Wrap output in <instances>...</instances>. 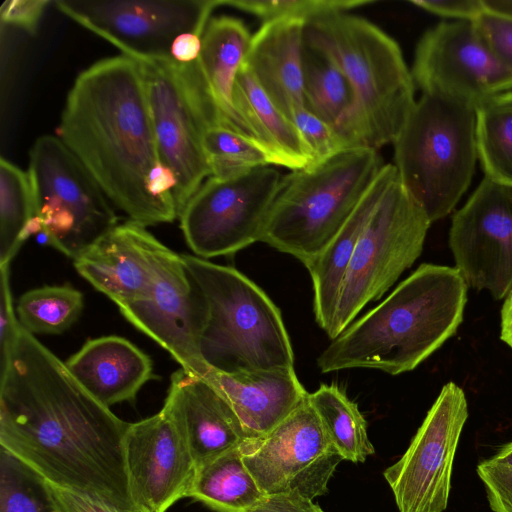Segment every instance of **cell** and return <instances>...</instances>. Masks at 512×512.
I'll list each match as a JSON object with an SVG mask.
<instances>
[{"label": "cell", "mask_w": 512, "mask_h": 512, "mask_svg": "<svg viewBox=\"0 0 512 512\" xmlns=\"http://www.w3.org/2000/svg\"><path fill=\"white\" fill-rule=\"evenodd\" d=\"M130 423L96 400L19 326L0 368V445L48 484L126 510L124 437Z\"/></svg>", "instance_id": "1"}, {"label": "cell", "mask_w": 512, "mask_h": 512, "mask_svg": "<svg viewBox=\"0 0 512 512\" xmlns=\"http://www.w3.org/2000/svg\"><path fill=\"white\" fill-rule=\"evenodd\" d=\"M57 137L109 201L144 227L178 217L175 179L160 161L139 64L121 55L102 59L76 78Z\"/></svg>", "instance_id": "2"}, {"label": "cell", "mask_w": 512, "mask_h": 512, "mask_svg": "<svg viewBox=\"0 0 512 512\" xmlns=\"http://www.w3.org/2000/svg\"><path fill=\"white\" fill-rule=\"evenodd\" d=\"M467 288L456 267L421 264L332 340L317 358L319 370L369 368L398 375L415 369L456 333Z\"/></svg>", "instance_id": "3"}, {"label": "cell", "mask_w": 512, "mask_h": 512, "mask_svg": "<svg viewBox=\"0 0 512 512\" xmlns=\"http://www.w3.org/2000/svg\"><path fill=\"white\" fill-rule=\"evenodd\" d=\"M305 44L333 60L353 103L337 131L349 149L393 143L415 100V83L397 42L366 19L332 13L306 21Z\"/></svg>", "instance_id": "4"}, {"label": "cell", "mask_w": 512, "mask_h": 512, "mask_svg": "<svg viewBox=\"0 0 512 512\" xmlns=\"http://www.w3.org/2000/svg\"><path fill=\"white\" fill-rule=\"evenodd\" d=\"M181 259L208 305L199 344L208 366L224 372L294 368L281 313L259 286L233 267L189 254Z\"/></svg>", "instance_id": "5"}, {"label": "cell", "mask_w": 512, "mask_h": 512, "mask_svg": "<svg viewBox=\"0 0 512 512\" xmlns=\"http://www.w3.org/2000/svg\"><path fill=\"white\" fill-rule=\"evenodd\" d=\"M383 165L377 149L361 147L282 177L260 241L308 266L347 222Z\"/></svg>", "instance_id": "6"}, {"label": "cell", "mask_w": 512, "mask_h": 512, "mask_svg": "<svg viewBox=\"0 0 512 512\" xmlns=\"http://www.w3.org/2000/svg\"><path fill=\"white\" fill-rule=\"evenodd\" d=\"M475 108L422 94L393 142L399 178L431 222L467 191L478 160Z\"/></svg>", "instance_id": "7"}, {"label": "cell", "mask_w": 512, "mask_h": 512, "mask_svg": "<svg viewBox=\"0 0 512 512\" xmlns=\"http://www.w3.org/2000/svg\"><path fill=\"white\" fill-rule=\"evenodd\" d=\"M135 61L142 72L160 161L175 179L173 196L179 217L204 178L211 176L203 148L206 130L226 125L198 59L191 63L173 58Z\"/></svg>", "instance_id": "8"}, {"label": "cell", "mask_w": 512, "mask_h": 512, "mask_svg": "<svg viewBox=\"0 0 512 512\" xmlns=\"http://www.w3.org/2000/svg\"><path fill=\"white\" fill-rule=\"evenodd\" d=\"M27 172L38 232L72 260L118 225L109 199L57 136L35 141Z\"/></svg>", "instance_id": "9"}, {"label": "cell", "mask_w": 512, "mask_h": 512, "mask_svg": "<svg viewBox=\"0 0 512 512\" xmlns=\"http://www.w3.org/2000/svg\"><path fill=\"white\" fill-rule=\"evenodd\" d=\"M431 224L397 175L357 241L327 334L331 340L413 265Z\"/></svg>", "instance_id": "10"}, {"label": "cell", "mask_w": 512, "mask_h": 512, "mask_svg": "<svg viewBox=\"0 0 512 512\" xmlns=\"http://www.w3.org/2000/svg\"><path fill=\"white\" fill-rule=\"evenodd\" d=\"M281 179L268 166L225 179L209 177L179 216L194 255L202 259L231 255L260 241Z\"/></svg>", "instance_id": "11"}, {"label": "cell", "mask_w": 512, "mask_h": 512, "mask_svg": "<svg viewBox=\"0 0 512 512\" xmlns=\"http://www.w3.org/2000/svg\"><path fill=\"white\" fill-rule=\"evenodd\" d=\"M57 9L134 60L172 58L175 40L202 35L220 0L55 1Z\"/></svg>", "instance_id": "12"}, {"label": "cell", "mask_w": 512, "mask_h": 512, "mask_svg": "<svg viewBox=\"0 0 512 512\" xmlns=\"http://www.w3.org/2000/svg\"><path fill=\"white\" fill-rule=\"evenodd\" d=\"M467 418L464 391L448 382L405 453L383 472L399 512L446 510L453 463Z\"/></svg>", "instance_id": "13"}, {"label": "cell", "mask_w": 512, "mask_h": 512, "mask_svg": "<svg viewBox=\"0 0 512 512\" xmlns=\"http://www.w3.org/2000/svg\"><path fill=\"white\" fill-rule=\"evenodd\" d=\"M240 448L264 494L297 491L312 500L327 493L343 460L308 397L268 434Z\"/></svg>", "instance_id": "14"}, {"label": "cell", "mask_w": 512, "mask_h": 512, "mask_svg": "<svg viewBox=\"0 0 512 512\" xmlns=\"http://www.w3.org/2000/svg\"><path fill=\"white\" fill-rule=\"evenodd\" d=\"M411 73L422 94L474 108L512 90V71L469 21L441 22L428 29L416 46Z\"/></svg>", "instance_id": "15"}, {"label": "cell", "mask_w": 512, "mask_h": 512, "mask_svg": "<svg viewBox=\"0 0 512 512\" xmlns=\"http://www.w3.org/2000/svg\"><path fill=\"white\" fill-rule=\"evenodd\" d=\"M449 246L468 286L505 298L512 291V187L484 177L453 215Z\"/></svg>", "instance_id": "16"}, {"label": "cell", "mask_w": 512, "mask_h": 512, "mask_svg": "<svg viewBox=\"0 0 512 512\" xmlns=\"http://www.w3.org/2000/svg\"><path fill=\"white\" fill-rule=\"evenodd\" d=\"M123 317L150 337L180 364L200 376L207 367L200 355V337L208 317L201 290L172 252L162 265L149 293L118 306Z\"/></svg>", "instance_id": "17"}, {"label": "cell", "mask_w": 512, "mask_h": 512, "mask_svg": "<svg viewBox=\"0 0 512 512\" xmlns=\"http://www.w3.org/2000/svg\"><path fill=\"white\" fill-rule=\"evenodd\" d=\"M124 455L130 494L138 510L166 512L188 497L197 467L166 408L130 423Z\"/></svg>", "instance_id": "18"}, {"label": "cell", "mask_w": 512, "mask_h": 512, "mask_svg": "<svg viewBox=\"0 0 512 512\" xmlns=\"http://www.w3.org/2000/svg\"><path fill=\"white\" fill-rule=\"evenodd\" d=\"M172 252L146 227L129 220L73 261L81 277L121 306L149 293Z\"/></svg>", "instance_id": "19"}, {"label": "cell", "mask_w": 512, "mask_h": 512, "mask_svg": "<svg viewBox=\"0 0 512 512\" xmlns=\"http://www.w3.org/2000/svg\"><path fill=\"white\" fill-rule=\"evenodd\" d=\"M163 407L181 432L197 469L249 439L227 400L209 382L182 368L171 376Z\"/></svg>", "instance_id": "20"}, {"label": "cell", "mask_w": 512, "mask_h": 512, "mask_svg": "<svg viewBox=\"0 0 512 512\" xmlns=\"http://www.w3.org/2000/svg\"><path fill=\"white\" fill-rule=\"evenodd\" d=\"M199 377L227 400L249 439L268 434L309 394L294 368L224 372L207 365Z\"/></svg>", "instance_id": "21"}, {"label": "cell", "mask_w": 512, "mask_h": 512, "mask_svg": "<svg viewBox=\"0 0 512 512\" xmlns=\"http://www.w3.org/2000/svg\"><path fill=\"white\" fill-rule=\"evenodd\" d=\"M305 24L300 18L264 22L251 38L244 63L273 104L289 119L296 109L305 106Z\"/></svg>", "instance_id": "22"}, {"label": "cell", "mask_w": 512, "mask_h": 512, "mask_svg": "<svg viewBox=\"0 0 512 512\" xmlns=\"http://www.w3.org/2000/svg\"><path fill=\"white\" fill-rule=\"evenodd\" d=\"M65 364L78 382L108 408L134 401L153 377L151 358L116 335L88 340Z\"/></svg>", "instance_id": "23"}, {"label": "cell", "mask_w": 512, "mask_h": 512, "mask_svg": "<svg viewBox=\"0 0 512 512\" xmlns=\"http://www.w3.org/2000/svg\"><path fill=\"white\" fill-rule=\"evenodd\" d=\"M394 164H384L357 207L307 270L313 286V310L319 327L329 333L340 289L361 232L397 177Z\"/></svg>", "instance_id": "24"}, {"label": "cell", "mask_w": 512, "mask_h": 512, "mask_svg": "<svg viewBox=\"0 0 512 512\" xmlns=\"http://www.w3.org/2000/svg\"><path fill=\"white\" fill-rule=\"evenodd\" d=\"M251 38L241 20L228 16L212 18L201 37L198 61L209 93L225 125L258 143L236 111L233 99L236 78L245 63Z\"/></svg>", "instance_id": "25"}, {"label": "cell", "mask_w": 512, "mask_h": 512, "mask_svg": "<svg viewBox=\"0 0 512 512\" xmlns=\"http://www.w3.org/2000/svg\"><path fill=\"white\" fill-rule=\"evenodd\" d=\"M235 109L273 165L300 170L311 167V152L294 123L270 100L250 70L243 64L234 86Z\"/></svg>", "instance_id": "26"}, {"label": "cell", "mask_w": 512, "mask_h": 512, "mask_svg": "<svg viewBox=\"0 0 512 512\" xmlns=\"http://www.w3.org/2000/svg\"><path fill=\"white\" fill-rule=\"evenodd\" d=\"M264 495L238 447L198 468L188 497L216 512H248Z\"/></svg>", "instance_id": "27"}, {"label": "cell", "mask_w": 512, "mask_h": 512, "mask_svg": "<svg viewBox=\"0 0 512 512\" xmlns=\"http://www.w3.org/2000/svg\"><path fill=\"white\" fill-rule=\"evenodd\" d=\"M331 443L343 460L363 463L375 450L357 404L336 384H321L308 394Z\"/></svg>", "instance_id": "28"}, {"label": "cell", "mask_w": 512, "mask_h": 512, "mask_svg": "<svg viewBox=\"0 0 512 512\" xmlns=\"http://www.w3.org/2000/svg\"><path fill=\"white\" fill-rule=\"evenodd\" d=\"M475 115L477 155L485 177L512 187V91L487 98Z\"/></svg>", "instance_id": "29"}, {"label": "cell", "mask_w": 512, "mask_h": 512, "mask_svg": "<svg viewBox=\"0 0 512 512\" xmlns=\"http://www.w3.org/2000/svg\"><path fill=\"white\" fill-rule=\"evenodd\" d=\"M305 108L336 130L351 110L353 95L340 67L305 44L303 54Z\"/></svg>", "instance_id": "30"}, {"label": "cell", "mask_w": 512, "mask_h": 512, "mask_svg": "<svg viewBox=\"0 0 512 512\" xmlns=\"http://www.w3.org/2000/svg\"><path fill=\"white\" fill-rule=\"evenodd\" d=\"M35 217L28 172L0 159V266L10 265L27 238L34 233Z\"/></svg>", "instance_id": "31"}, {"label": "cell", "mask_w": 512, "mask_h": 512, "mask_svg": "<svg viewBox=\"0 0 512 512\" xmlns=\"http://www.w3.org/2000/svg\"><path fill=\"white\" fill-rule=\"evenodd\" d=\"M83 306V294L70 285L43 286L22 294L16 313L31 334H60L77 321Z\"/></svg>", "instance_id": "32"}, {"label": "cell", "mask_w": 512, "mask_h": 512, "mask_svg": "<svg viewBox=\"0 0 512 512\" xmlns=\"http://www.w3.org/2000/svg\"><path fill=\"white\" fill-rule=\"evenodd\" d=\"M203 148L211 176L220 179L273 164L270 155L256 141L224 125H213L206 130Z\"/></svg>", "instance_id": "33"}, {"label": "cell", "mask_w": 512, "mask_h": 512, "mask_svg": "<svg viewBox=\"0 0 512 512\" xmlns=\"http://www.w3.org/2000/svg\"><path fill=\"white\" fill-rule=\"evenodd\" d=\"M0 512H58L46 481L2 448Z\"/></svg>", "instance_id": "34"}, {"label": "cell", "mask_w": 512, "mask_h": 512, "mask_svg": "<svg viewBox=\"0 0 512 512\" xmlns=\"http://www.w3.org/2000/svg\"><path fill=\"white\" fill-rule=\"evenodd\" d=\"M227 5L253 14L264 22L282 18H312L372 4L371 0H220Z\"/></svg>", "instance_id": "35"}, {"label": "cell", "mask_w": 512, "mask_h": 512, "mask_svg": "<svg viewBox=\"0 0 512 512\" xmlns=\"http://www.w3.org/2000/svg\"><path fill=\"white\" fill-rule=\"evenodd\" d=\"M290 119L311 152L312 166L323 163L349 149L344 138L332 125L314 115L305 106L296 109Z\"/></svg>", "instance_id": "36"}, {"label": "cell", "mask_w": 512, "mask_h": 512, "mask_svg": "<svg viewBox=\"0 0 512 512\" xmlns=\"http://www.w3.org/2000/svg\"><path fill=\"white\" fill-rule=\"evenodd\" d=\"M476 472L484 485L490 509L512 512V466L490 458L481 461Z\"/></svg>", "instance_id": "37"}, {"label": "cell", "mask_w": 512, "mask_h": 512, "mask_svg": "<svg viewBox=\"0 0 512 512\" xmlns=\"http://www.w3.org/2000/svg\"><path fill=\"white\" fill-rule=\"evenodd\" d=\"M473 23L495 56L512 71V18L485 10Z\"/></svg>", "instance_id": "38"}, {"label": "cell", "mask_w": 512, "mask_h": 512, "mask_svg": "<svg viewBox=\"0 0 512 512\" xmlns=\"http://www.w3.org/2000/svg\"><path fill=\"white\" fill-rule=\"evenodd\" d=\"M9 266H0V368L8 358L20 326L13 306Z\"/></svg>", "instance_id": "39"}, {"label": "cell", "mask_w": 512, "mask_h": 512, "mask_svg": "<svg viewBox=\"0 0 512 512\" xmlns=\"http://www.w3.org/2000/svg\"><path fill=\"white\" fill-rule=\"evenodd\" d=\"M47 0H7L0 8L2 24L12 25L35 33L46 7Z\"/></svg>", "instance_id": "40"}, {"label": "cell", "mask_w": 512, "mask_h": 512, "mask_svg": "<svg viewBox=\"0 0 512 512\" xmlns=\"http://www.w3.org/2000/svg\"><path fill=\"white\" fill-rule=\"evenodd\" d=\"M47 487L58 512H143L126 510L85 494L57 488L48 483Z\"/></svg>", "instance_id": "41"}, {"label": "cell", "mask_w": 512, "mask_h": 512, "mask_svg": "<svg viewBox=\"0 0 512 512\" xmlns=\"http://www.w3.org/2000/svg\"><path fill=\"white\" fill-rule=\"evenodd\" d=\"M410 3L429 13L455 21L474 22L485 12L483 0H413Z\"/></svg>", "instance_id": "42"}, {"label": "cell", "mask_w": 512, "mask_h": 512, "mask_svg": "<svg viewBox=\"0 0 512 512\" xmlns=\"http://www.w3.org/2000/svg\"><path fill=\"white\" fill-rule=\"evenodd\" d=\"M248 512H324L312 499L297 491L265 494Z\"/></svg>", "instance_id": "43"}, {"label": "cell", "mask_w": 512, "mask_h": 512, "mask_svg": "<svg viewBox=\"0 0 512 512\" xmlns=\"http://www.w3.org/2000/svg\"><path fill=\"white\" fill-rule=\"evenodd\" d=\"M202 35L193 33L179 36L173 43L172 58L180 63H191L199 58L201 52Z\"/></svg>", "instance_id": "44"}, {"label": "cell", "mask_w": 512, "mask_h": 512, "mask_svg": "<svg viewBox=\"0 0 512 512\" xmlns=\"http://www.w3.org/2000/svg\"><path fill=\"white\" fill-rule=\"evenodd\" d=\"M500 337L503 342L512 348V291L505 297L502 306Z\"/></svg>", "instance_id": "45"}, {"label": "cell", "mask_w": 512, "mask_h": 512, "mask_svg": "<svg viewBox=\"0 0 512 512\" xmlns=\"http://www.w3.org/2000/svg\"><path fill=\"white\" fill-rule=\"evenodd\" d=\"M486 11L512 18V0H483Z\"/></svg>", "instance_id": "46"}, {"label": "cell", "mask_w": 512, "mask_h": 512, "mask_svg": "<svg viewBox=\"0 0 512 512\" xmlns=\"http://www.w3.org/2000/svg\"><path fill=\"white\" fill-rule=\"evenodd\" d=\"M491 458L499 463L512 466V441L502 445Z\"/></svg>", "instance_id": "47"}]
</instances>
